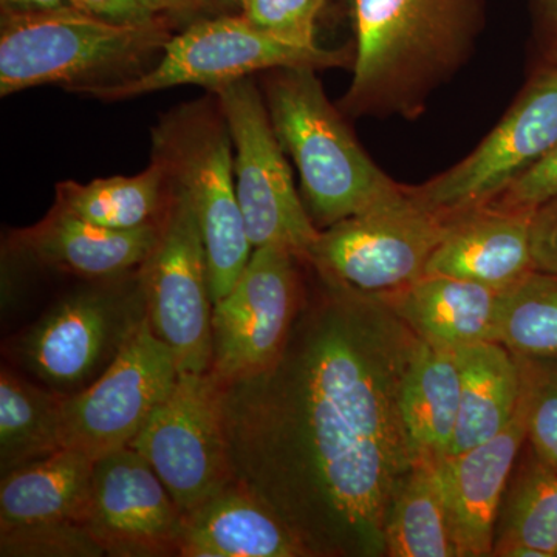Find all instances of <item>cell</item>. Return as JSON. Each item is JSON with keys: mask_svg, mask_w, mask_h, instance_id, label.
Instances as JSON below:
<instances>
[{"mask_svg": "<svg viewBox=\"0 0 557 557\" xmlns=\"http://www.w3.org/2000/svg\"><path fill=\"white\" fill-rule=\"evenodd\" d=\"M168 172L153 160L148 170L132 177L98 178L94 182H61L54 207L112 230H134L157 222L166 203Z\"/></svg>", "mask_w": 557, "mask_h": 557, "instance_id": "obj_26", "label": "cell"}, {"mask_svg": "<svg viewBox=\"0 0 557 557\" xmlns=\"http://www.w3.org/2000/svg\"><path fill=\"white\" fill-rule=\"evenodd\" d=\"M234 146V182L252 248L282 245L309 259L321 230L296 193L269 108L248 78L214 90Z\"/></svg>", "mask_w": 557, "mask_h": 557, "instance_id": "obj_9", "label": "cell"}, {"mask_svg": "<svg viewBox=\"0 0 557 557\" xmlns=\"http://www.w3.org/2000/svg\"><path fill=\"white\" fill-rule=\"evenodd\" d=\"M304 260L282 245L252 249L233 288L212 309L211 372L223 383L270 368L306 298Z\"/></svg>", "mask_w": 557, "mask_h": 557, "instance_id": "obj_14", "label": "cell"}, {"mask_svg": "<svg viewBox=\"0 0 557 557\" xmlns=\"http://www.w3.org/2000/svg\"><path fill=\"white\" fill-rule=\"evenodd\" d=\"M534 211L483 207L449 219L426 274L507 292L536 270L531 249Z\"/></svg>", "mask_w": 557, "mask_h": 557, "instance_id": "obj_17", "label": "cell"}, {"mask_svg": "<svg viewBox=\"0 0 557 557\" xmlns=\"http://www.w3.org/2000/svg\"><path fill=\"white\" fill-rule=\"evenodd\" d=\"M170 188L159 240L139 267L146 313L178 372L203 373L211 370L214 309L207 248L188 194L171 180Z\"/></svg>", "mask_w": 557, "mask_h": 557, "instance_id": "obj_8", "label": "cell"}, {"mask_svg": "<svg viewBox=\"0 0 557 557\" xmlns=\"http://www.w3.org/2000/svg\"><path fill=\"white\" fill-rule=\"evenodd\" d=\"M182 557H310L276 512L231 482L183 516Z\"/></svg>", "mask_w": 557, "mask_h": 557, "instance_id": "obj_19", "label": "cell"}, {"mask_svg": "<svg viewBox=\"0 0 557 557\" xmlns=\"http://www.w3.org/2000/svg\"><path fill=\"white\" fill-rule=\"evenodd\" d=\"M542 64L557 65V0H534Z\"/></svg>", "mask_w": 557, "mask_h": 557, "instance_id": "obj_35", "label": "cell"}, {"mask_svg": "<svg viewBox=\"0 0 557 557\" xmlns=\"http://www.w3.org/2000/svg\"><path fill=\"white\" fill-rule=\"evenodd\" d=\"M267 101L278 143L298 168L310 218L319 226L329 228L405 196L406 188L373 163L327 100L317 70L278 69Z\"/></svg>", "mask_w": 557, "mask_h": 557, "instance_id": "obj_4", "label": "cell"}, {"mask_svg": "<svg viewBox=\"0 0 557 557\" xmlns=\"http://www.w3.org/2000/svg\"><path fill=\"white\" fill-rule=\"evenodd\" d=\"M479 0H355L357 50L344 108L417 115L429 91L467 60Z\"/></svg>", "mask_w": 557, "mask_h": 557, "instance_id": "obj_2", "label": "cell"}, {"mask_svg": "<svg viewBox=\"0 0 557 557\" xmlns=\"http://www.w3.org/2000/svg\"><path fill=\"white\" fill-rule=\"evenodd\" d=\"M94 469V458L67 448L11 469L0 483V527L47 520L83 523Z\"/></svg>", "mask_w": 557, "mask_h": 557, "instance_id": "obj_21", "label": "cell"}, {"mask_svg": "<svg viewBox=\"0 0 557 557\" xmlns=\"http://www.w3.org/2000/svg\"><path fill=\"white\" fill-rule=\"evenodd\" d=\"M527 440V410L519 399L515 417L500 434L440 460V478L458 557L493 556L498 511L516 458Z\"/></svg>", "mask_w": 557, "mask_h": 557, "instance_id": "obj_16", "label": "cell"}, {"mask_svg": "<svg viewBox=\"0 0 557 557\" xmlns=\"http://www.w3.org/2000/svg\"><path fill=\"white\" fill-rule=\"evenodd\" d=\"M237 2L242 3V2H244V0H237Z\"/></svg>", "mask_w": 557, "mask_h": 557, "instance_id": "obj_37", "label": "cell"}, {"mask_svg": "<svg viewBox=\"0 0 557 557\" xmlns=\"http://www.w3.org/2000/svg\"><path fill=\"white\" fill-rule=\"evenodd\" d=\"M65 394L32 384L3 368L0 373V468L30 463L61 448L60 413Z\"/></svg>", "mask_w": 557, "mask_h": 557, "instance_id": "obj_27", "label": "cell"}, {"mask_svg": "<svg viewBox=\"0 0 557 557\" xmlns=\"http://www.w3.org/2000/svg\"><path fill=\"white\" fill-rule=\"evenodd\" d=\"M531 249L537 271L557 273V194L534 209Z\"/></svg>", "mask_w": 557, "mask_h": 557, "instance_id": "obj_34", "label": "cell"}, {"mask_svg": "<svg viewBox=\"0 0 557 557\" xmlns=\"http://www.w3.org/2000/svg\"><path fill=\"white\" fill-rule=\"evenodd\" d=\"M159 234L160 218L139 228L112 230L53 207L35 226L17 231L13 244L25 258L47 269L104 281L141 267Z\"/></svg>", "mask_w": 557, "mask_h": 557, "instance_id": "obj_18", "label": "cell"}, {"mask_svg": "<svg viewBox=\"0 0 557 557\" xmlns=\"http://www.w3.org/2000/svg\"><path fill=\"white\" fill-rule=\"evenodd\" d=\"M448 225L406 188L401 199L321 231L306 262L359 292L388 295L426 276Z\"/></svg>", "mask_w": 557, "mask_h": 557, "instance_id": "obj_12", "label": "cell"}, {"mask_svg": "<svg viewBox=\"0 0 557 557\" xmlns=\"http://www.w3.org/2000/svg\"><path fill=\"white\" fill-rule=\"evenodd\" d=\"M348 60L347 50L302 46L278 38L256 27L242 14L190 25L164 44L152 69L124 83L91 90L89 95L120 101L186 84L215 90L262 70L343 67Z\"/></svg>", "mask_w": 557, "mask_h": 557, "instance_id": "obj_7", "label": "cell"}, {"mask_svg": "<svg viewBox=\"0 0 557 557\" xmlns=\"http://www.w3.org/2000/svg\"><path fill=\"white\" fill-rule=\"evenodd\" d=\"M310 267L276 361L222 381L234 479L310 557H386L388 511L417 461L401 388L420 338L381 296Z\"/></svg>", "mask_w": 557, "mask_h": 557, "instance_id": "obj_1", "label": "cell"}, {"mask_svg": "<svg viewBox=\"0 0 557 557\" xmlns=\"http://www.w3.org/2000/svg\"><path fill=\"white\" fill-rule=\"evenodd\" d=\"M516 359L531 453L557 474V354L516 355Z\"/></svg>", "mask_w": 557, "mask_h": 557, "instance_id": "obj_29", "label": "cell"}, {"mask_svg": "<svg viewBox=\"0 0 557 557\" xmlns=\"http://www.w3.org/2000/svg\"><path fill=\"white\" fill-rule=\"evenodd\" d=\"M178 373L174 354L146 314L100 379L62 398L61 448L94 460L127 448L171 394Z\"/></svg>", "mask_w": 557, "mask_h": 557, "instance_id": "obj_13", "label": "cell"}, {"mask_svg": "<svg viewBox=\"0 0 557 557\" xmlns=\"http://www.w3.org/2000/svg\"><path fill=\"white\" fill-rule=\"evenodd\" d=\"M557 146V65L541 64L507 115L449 171L409 196L443 218L487 207Z\"/></svg>", "mask_w": 557, "mask_h": 557, "instance_id": "obj_11", "label": "cell"}, {"mask_svg": "<svg viewBox=\"0 0 557 557\" xmlns=\"http://www.w3.org/2000/svg\"><path fill=\"white\" fill-rule=\"evenodd\" d=\"M325 0H244V16L278 38L318 46L314 32Z\"/></svg>", "mask_w": 557, "mask_h": 557, "instance_id": "obj_31", "label": "cell"}, {"mask_svg": "<svg viewBox=\"0 0 557 557\" xmlns=\"http://www.w3.org/2000/svg\"><path fill=\"white\" fill-rule=\"evenodd\" d=\"M418 336L448 348L496 341L504 292L426 274L408 287L379 295Z\"/></svg>", "mask_w": 557, "mask_h": 557, "instance_id": "obj_20", "label": "cell"}, {"mask_svg": "<svg viewBox=\"0 0 557 557\" xmlns=\"http://www.w3.org/2000/svg\"><path fill=\"white\" fill-rule=\"evenodd\" d=\"M83 525L106 556H180L182 511L152 467L131 446L95 460Z\"/></svg>", "mask_w": 557, "mask_h": 557, "instance_id": "obj_15", "label": "cell"}, {"mask_svg": "<svg viewBox=\"0 0 557 557\" xmlns=\"http://www.w3.org/2000/svg\"><path fill=\"white\" fill-rule=\"evenodd\" d=\"M460 410L456 348L420 339L403 381L401 416L417 458L446 457Z\"/></svg>", "mask_w": 557, "mask_h": 557, "instance_id": "obj_23", "label": "cell"}, {"mask_svg": "<svg viewBox=\"0 0 557 557\" xmlns=\"http://www.w3.org/2000/svg\"><path fill=\"white\" fill-rule=\"evenodd\" d=\"M496 341L516 355L557 354V273L534 270L504 292Z\"/></svg>", "mask_w": 557, "mask_h": 557, "instance_id": "obj_28", "label": "cell"}, {"mask_svg": "<svg viewBox=\"0 0 557 557\" xmlns=\"http://www.w3.org/2000/svg\"><path fill=\"white\" fill-rule=\"evenodd\" d=\"M203 0H76L78 9L115 24H148L194 9Z\"/></svg>", "mask_w": 557, "mask_h": 557, "instance_id": "obj_32", "label": "cell"}, {"mask_svg": "<svg viewBox=\"0 0 557 557\" xmlns=\"http://www.w3.org/2000/svg\"><path fill=\"white\" fill-rule=\"evenodd\" d=\"M456 357L460 410L449 454L465 453L500 434L520 399L518 359L504 344L485 341L456 348Z\"/></svg>", "mask_w": 557, "mask_h": 557, "instance_id": "obj_22", "label": "cell"}, {"mask_svg": "<svg viewBox=\"0 0 557 557\" xmlns=\"http://www.w3.org/2000/svg\"><path fill=\"white\" fill-rule=\"evenodd\" d=\"M152 159L188 194L207 248L212 302L233 288L252 245L234 182L233 139L222 110L185 106L153 127Z\"/></svg>", "mask_w": 557, "mask_h": 557, "instance_id": "obj_5", "label": "cell"}, {"mask_svg": "<svg viewBox=\"0 0 557 557\" xmlns=\"http://www.w3.org/2000/svg\"><path fill=\"white\" fill-rule=\"evenodd\" d=\"M557 474L531 453L502 500L493 556L556 557Z\"/></svg>", "mask_w": 557, "mask_h": 557, "instance_id": "obj_25", "label": "cell"}, {"mask_svg": "<svg viewBox=\"0 0 557 557\" xmlns=\"http://www.w3.org/2000/svg\"><path fill=\"white\" fill-rule=\"evenodd\" d=\"M185 516L234 482L225 424L223 383L209 370L178 373L171 394L132 440Z\"/></svg>", "mask_w": 557, "mask_h": 557, "instance_id": "obj_10", "label": "cell"}, {"mask_svg": "<svg viewBox=\"0 0 557 557\" xmlns=\"http://www.w3.org/2000/svg\"><path fill=\"white\" fill-rule=\"evenodd\" d=\"M440 460L417 458L403 479L388 511L386 557H458Z\"/></svg>", "mask_w": 557, "mask_h": 557, "instance_id": "obj_24", "label": "cell"}, {"mask_svg": "<svg viewBox=\"0 0 557 557\" xmlns=\"http://www.w3.org/2000/svg\"><path fill=\"white\" fill-rule=\"evenodd\" d=\"M556 557H557V552H556Z\"/></svg>", "mask_w": 557, "mask_h": 557, "instance_id": "obj_38", "label": "cell"}, {"mask_svg": "<svg viewBox=\"0 0 557 557\" xmlns=\"http://www.w3.org/2000/svg\"><path fill=\"white\" fill-rule=\"evenodd\" d=\"M2 5L10 13H39L76 7V0H2Z\"/></svg>", "mask_w": 557, "mask_h": 557, "instance_id": "obj_36", "label": "cell"}, {"mask_svg": "<svg viewBox=\"0 0 557 557\" xmlns=\"http://www.w3.org/2000/svg\"><path fill=\"white\" fill-rule=\"evenodd\" d=\"M557 194V146L487 207L534 211Z\"/></svg>", "mask_w": 557, "mask_h": 557, "instance_id": "obj_33", "label": "cell"}, {"mask_svg": "<svg viewBox=\"0 0 557 557\" xmlns=\"http://www.w3.org/2000/svg\"><path fill=\"white\" fill-rule=\"evenodd\" d=\"M106 552L76 520L0 527L2 557H101Z\"/></svg>", "mask_w": 557, "mask_h": 557, "instance_id": "obj_30", "label": "cell"}, {"mask_svg": "<svg viewBox=\"0 0 557 557\" xmlns=\"http://www.w3.org/2000/svg\"><path fill=\"white\" fill-rule=\"evenodd\" d=\"M166 20L115 24L87 11H5L0 32V95L57 86L91 90L141 75L170 40Z\"/></svg>", "mask_w": 557, "mask_h": 557, "instance_id": "obj_3", "label": "cell"}, {"mask_svg": "<svg viewBox=\"0 0 557 557\" xmlns=\"http://www.w3.org/2000/svg\"><path fill=\"white\" fill-rule=\"evenodd\" d=\"M121 277L76 289L17 336L13 351L22 368L65 395L100 379L148 314L139 273Z\"/></svg>", "mask_w": 557, "mask_h": 557, "instance_id": "obj_6", "label": "cell"}]
</instances>
